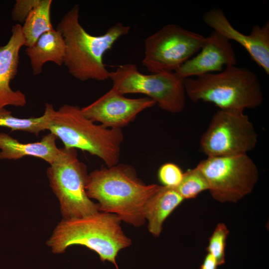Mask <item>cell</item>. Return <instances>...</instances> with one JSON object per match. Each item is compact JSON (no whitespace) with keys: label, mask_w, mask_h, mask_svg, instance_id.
<instances>
[{"label":"cell","mask_w":269,"mask_h":269,"mask_svg":"<svg viewBox=\"0 0 269 269\" xmlns=\"http://www.w3.org/2000/svg\"><path fill=\"white\" fill-rule=\"evenodd\" d=\"M161 186L145 184L132 166L118 163L90 173L86 190L90 199L98 201L99 211L114 214L121 221L139 227L145 222L146 202Z\"/></svg>","instance_id":"cell-1"},{"label":"cell","mask_w":269,"mask_h":269,"mask_svg":"<svg viewBox=\"0 0 269 269\" xmlns=\"http://www.w3.org/2000/svg\"><path fill=\"white\" fill-rule=\"evenodd\" d=\"M80 8L74 5L64 15L56 29L62 34L66 50L64 64L75 78L86 81H103L109 79L104 56L121 37L128 34L130 26L118 22L103 34L93 35L80 24Z\"/></svg>","instance_id":"cell-2"},{"label":"cell","mask_w":269,"mask_h":269,"mask_svg":"<svg viewBox=\"0 0 269 269\" xmlns=\"http://www.w3.org/2000/svg\"><path fill=\"white\" fill-rule=\"evenodd\" d=\"M47 130L62 141L65 148L87 151L101 158L107 167L119 163L124 138L122 129L96 124L78 106L65 104L55 110L50 104Z\"/></svg>","instance_id":"cell-3"},{"label":"cell","mask_w":269,"mask_h":269,"mask_svg":"<svg viewBox=\"0 0 269 269\" xmlns=\"http://www.w3.org/2000/svg\"><path fill=\"white\" fill-rule=\"evenodd\" d=\"M186 96L194 103L213 104L219 110L256 109L264 102L260 80L249 69L236 65L184 79Z\"/></svg>","instance_id":"cell-4"},{"label":"cell","mask_w":269,"mask_h":269,"mask_svg":"<svg viewBox=\"0 0 269 269\" xmlns=\"http://www.w3.org/2000/svg\"><path fill=\"white\" fill-rule=\"evenodd\" d=\"M116 215L99 211L82 218L63 219L47 242L55 254L64 253L74 245L85 246L97 253L103 262L109 261L119 269L116 259L132 241L123 232Z\"/></svg>","instance_id":"cell-5"},{"label":"cell","mask_w":269,"mask_h":269,"mask_svg":"<svg viewBox=\"0 0 269 269\" xmlns=\"http://www.w3.org/2000/svg\"><path fill=\"white\" fill-rule=\"evenodd\" d=\"M47 174L50 186L58 198L64 219L82 218L99 211L98 205L88 196L89 174L78 158L76 149L60 148Z\"/></svg>","instance_id":"cell-6"},{"label":"cell","mask_w":269,"mask_h":269,"mask_svg":"<svg viewBox=\"0 0 269 269\" xmlns=\"http://www.w3.org/2000/svg\"><path fill=\"white\" fill-rule=\"evenodd\" d=\"M205 178L212 198L237 203L252 192L259 179L258 168L248 154L207 157L196 166Z\"/></svg>","instance_id":"cell-7"},{"label":"cell","mask_w":269,"mask_h":269,"mask_svg":"<svg viewBox=\"0 0 269 269\" xmlns=\"http://www.w3.org/2000/svg\"><path fill=\"white\" fill-rule=\"evenodd\" d=\"M113 87L123 95L140 93L152 100L162 110L177 114L186 103L184 79L175 72L144 74L135 64H125L109 72Z\"/></svg>","instance_id":"cell-8"},{"label":"cell","mask_w":269,"mask_h":269,"mask_svg":"<svg viewBox=\"0 0 269 269\" xmlns=\"http://www.w3.org/2000/svg\"><path fill=\"white\" fill-rule=\"evenodd\" d=\"M258 135L243 110H219L199 141L207 157L246 154L256 146Z\"/></svg>","instance_id":"cell-9"},{"label":"cell","mask_w":269,"mask_h":269,"mask_svg":"<svg viewBox=\"0 0 269 269\" xmlns=\"http://www.w3.org/2000/svg\"><path fill=\"white\" fill-rule=\"evenodd\" d=\"M205 38L177 24L165 25L145 39L142 64L151 73L174 72L200 50Z\"/></svg>","instance_id":"cell-10"},{"label":"cell","mask_w":269,"mask_h":269,"mask_svg":"<svg viewBox=\"0 0 269 269\" xmlns=\"http://www.w3.org/2000/svg\"><path fill=\"white\" fill-rule=\"evenodd\" d=\"M155 103L151 99L129 98L113 87L90 105L81 108L84 116L103 126L120 129L134 121L139 113L152 107Z\"/></svg>","instance_id":"cell-11"},{"label":"cell","mask_w":269,"mask_h":269,"mask_svg":"<svg viewBox=\"0 0 269 269\" xmlns=\"http://www.w3.org/2000/svg\"><path fill=\"white\" fill-rule=\"evenodd\" d=\"M204 22L210 28L229 40L242 46L251 58L269 74V21L262 26L254 25L249 34L235 29L219 8L211 9L203 15Z\"/></svg>","instance_id":"cell-12"},{"label":"cell","mask_w":269,"mask_h":269,"mask_svg":"<svg viewBox=\"0 0 269 269\" xmlns=\"http://www.w3.org/2000/svg\"><path fill=\"white\" fill-rule=\"evenodd\" d=\"M199 51L174 72L185 79L219 72L226 66L236 65V55L230 41L215 31L205 38Z\"/></svg>","instance_id":"cell-13"},{"label":"cell","mask_w":269,"mask_h":269,"mask_svg":"<svg viewBox=\"0 0 269 269\" xmlns=\"http://www.w3.org/2000/svg\"><path fill=\"white\" fill-rule=\"evenodd\" d=\"M24 45L21 25L17 23L12 27L7 44L0 46V108L8 105L22 107L26 104L25 95L10 87L17 73L20 49Z\"/></svg>","instance_id":"cell-14"},{"label":"cell","mask_w":269,"mask_h":269,"mask_svg":"<svg viewBox=\"0 0 269 269\" xmlns=\"http://www.w3.org/2000/svg\"><path fill=\"white\" fill-rule=\"evenodd\" d=\"M56 136L50 133L39 141L22 143L6 134L0 133V159L16 160L31 156L42 159L51 164L59 149L56 144Z\"/></svg>","instance_id":"cell-15"},{"label":"cell","mask_w":269,"mask_h":269,"mask_svg":"<svg viewBox=\"0 0 269 269\" xmlns=\"http://www.w3.org/2000/svg\"><path fill=\"white\" fill-rule=\"evenodd\" d=\"M65 50L64 39L58 30L54 29L42 34L25 50L30 60L33 74H40L44 64L48 62L58 66L64 64Z\"/></svg>","instance_id":"cell-16"},{"label":"cell","mask_w":269,"mask_h":269,"mask_svg":"<svg viewBox=\"0 0 269 269\" xmlns=\"http://www.w3.org/2000/svg\"><path fill=\"white\" fill-rule=\"evenodd\" d=\"M184 200L174 188L161 185L144 207V216L150 233L158 237L164 221Z\"/></svg>","instance_id":"cell-17"},{"label":"cell","mask_w":269,"mask_h":269,"mask_svg":"<svg viewBox=\"0 0 269 269\" xmlns=\"http://www.w3.org/2000/svg\"><path fill=\"white\" fill-rule=\"evenodd\" d=\"M52 2L38 0L21 25L26 47L33 45L44 33L54 29L50 17Z\"/></svg>","instance_id":"cell-18"},{"label":"cell","mask_w":269,"mask_h":269,"mask_svg":"<svg viewBox=\"0 0 269 269\" xmlns=\"http://www.w3.org/2000/svg\"><path fill=\"white\" fill-rule=\"evenodd\" d=\"M49 113V103L45 104L43 115L36 118H16L12 116L11 112L4 108H0V127L9 128L11 131L26 132L38 135L41 132L47 130Z\"/></svg>","instance_id":"cell-19"},{"label":"cell","mask_w":269,"mask_h":269,"mask_svg":"<svg viewBox=\"0 0 269 269\" xmlns=\"http://www.w3.org/2000/svg\"><path fill=\"white\" fill-rule=\"evenodd\" d=\"M184 199L196 197L199 194L209 190L208 183L198 169L195 167L183 173L180 184L174 188Z\"/></svg>","instance_id":"cell-20"},{"label":"cell","mask_w":269,"mask_h":269,"mask_svg":"<svg viewBox=\"0 0 269 269\" xmlns=\"http://www.w3.org/2000/svg\"><path fill=\"white\" fill-rule=\"evenodd\" d=\"M229 233L230 231L226 225L223 223H219L209 238V243L206 250L208 253L215 258L218 266L225 263V250L227 238Z\"/></svg>","instance_id":"cell-21"},{"label":"cell","mask_w":269,"mask_h":269,"mask_svg":"<svg viewBox=\"0 0 269 269\" xmlns=\"http://www.w3.org/2000/svg\"><path fill=\"white\" fill-rule=\"evenodd\" d=\"M183 173L177 164L167 162L159 167L158 171V178L162 186L175 188L181 182Z\"/></svg>","instance_id":"cell-22"},{"label":"cell","mask_w":269,"mask_h":269,"mask_svg":"<svg viewBox=\"0 0 269 269\" xmlns=\"http://www.w3.org/2000/svg\"><path fill=\"white\" fill-rule=\"evenodd\" d=\"M38 0H17L13 6L12 17L15 21L24 22Z\"/></svg>","instance_id":"cell-23"},{"label":"cell","mask_w":269,"mask_h":269,"mask_svg":"<svg viewBox=\"0 0 269 269\" xmlns=\"http://www.w3.org/2000/svg\"><path fill=\"white\" fill-rule=\"evenodd\" d=\"M218 266L215 258L210 254L207 253L199 269H217Z\"/></svg>","instance_id":"cell-24"}]
</instances>
